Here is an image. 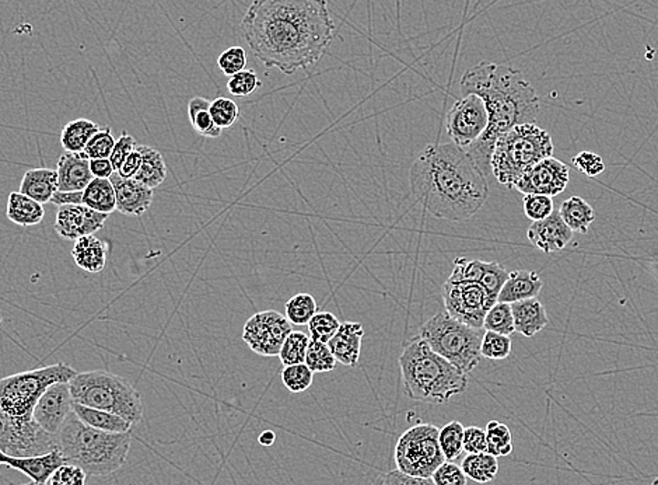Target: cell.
<instances>
[{"label": "cell", "instance_id": "cell-1", "mask_svg": "<svg viewBox=\"0 0 658 485\" xmlns=\"http://www.w3.org/2000/svg\"><path fill=\"white\" fill-rule=\"evenodd\" d=\"M242 30L251 52L266 67L290 77L323 58L335 25L326 0H254Z\"/></svg>", "mask_w": 658, "mask_h": 485}, {"label": "cell", "instance_id": "cell-2", "mask_svg": "<svg viewBox=\"0 0 658 485\" xmlns=\"http://www.w3.org/2000/svg\"><path fill=\"white\" fill-rule=\"evenodd\" d=\"M409 184L415 200L441 221H468L489 195L483 171L453 142L427 146L412 164Z\"/></svg>", "mask_w": 658, "mask_h": 485}, {"label": "cell", "instance_id": "cell-3", "mask_svg": "<svg viewBox=\"0 0 658 485\" xmlns=\"http://www.w3.org/2000/svg\"><path fill=\"white\" fill-rule=\"evenodd\" d=\"M459 88L462 96H479L489 114L482 137L464 149L487 176L498 138L517 125L535 122L540 100L534 86L519 70L492 62H480L469 67L459 82Z\"/></svg>", "mask_w": 658, "mask_h": 485}, {"label": "cell", "instance_id": "cell-4", "mask_svg": "<svg viewBox=\"0 0 658 485\" xmlns=\"http://www.w3.org/2000/svg\"><path fill=\"white\" fill-rule=\"evenodd\" d=\"M76 370L51 365L0 379V450L10 456H41L57 449V437L34 421V408L44 391L57 382H70Z\"/></svg>", "mask_w": 658, "mask_h": 485}, {"label": "cell", "instance_id": "cell-5", "mask_svg": "<svg viewBox=\"0 0 658 485\" xmlns=\"http://www.w3.org/2000/svg\"><path fill=\"white\" fill-rule=\"evenodd\" d=\"M57 450L65 461L87 476L106 477L118 471L129 455L132 434H114L86 425L75 413L67 417L57 435Z\"/></svg>", "mask_w": 658, "mask_h": 485}, {"label": "cell", "instance_id": "cell-6", "mask_svg": "<svg viewBox=\"0 0 658 485\" xmlns=\"http://www.w3.org/2000/svg\"><path fill=\"white\" fill-rule=\"evenodd\" d=\"M399 366L405 395L420 403H448L468 386L467 375L417 337L405 344Z\"/></svg>", "mask_w": 658, "mask_h": 485}, {"label": "cell", "instance_id": "cell-7", "mask_svg": "<svg viewBox=\"0 0 658 485\" xmlns=\"http://www.w3.org/2000/svg\"><path fill=\"white\" fill-rule=\"evenodd\" d=\"M553 149L550 135L535 122L517 125L496 140L490 171L500 184L513 189L522 174L540 160L550 158Z\"/></svg>", "mask_w": 658, "mask_h": 485}, {"label": "cell", "instance_id": "cell-8", "mask_svg": "<svg viewBox=\"0 0 658 485\" xmlns=\"http://www.w3.org/2000/svg\"><path fill=\"white\" fill-rule=\"evenodd\" d=\"M69 386L75 403L117 414L133 425L143 421L142 397L119 375L107 370L76 373Z\"/></svg>", "mask_w": 658, "mask_h": 485}, {"label": "cell", "instance_id": "cell-9", "mask_svg": "<svg viewBox=\"0 0 658 485\" xmlns=\"http://www.w3.org/2000/svg\"><path fill=\"white\" fill-rule=\"evenodd\" d=\"M483 334V328L469 327L444 310L427 320L417 331L416 337L464 375H468L482 358L480 344Z\"/></svg>", "mask_w": 658, "mask_h": 485}, {"label": "cell", "instance_id": "cell-10", "mask_svg": "<svg viewBox=\"0 0 658 485\" xmlns=\"http://www.w3.org/2000/svg\"><path fill=\"white\" fill-rule=\"evenodd\" d=\"M436 425L417 424L399 438L396 446V468L408 476L430 479L446 461L438 443Z\"/></svg>", "mask_w": 658, "mask_h": 485}, {"label": "cell", "instance_id": "cell-11", "mask_svg": "<svg viewBox=\"0 0 658 485\" xmlns=\"http://www.w3.org/2000/svg\"><path fill=\"white\" fill-rule=\"evenodd\" d=\"M446 312L474 328H483V320L496 304L479 283H447L443 286Z\"/></svg>", "mask_w": 658, "mask_h": 485}, {"label": "cell", "instance_id": "cell-12", "mask_svg": "<svg viewBox=\"0 0 658 485\" xmlns=\"http://www.w3.org/2000/svg\"><path fill=\"white\" fill-rule=\"evenodd\" d=\"M489 122L485 101L477 95H466L456 101L446 117V128L454 145L468 149L474 145Z\"/></svg>", "mask_w": 658, "mask_h": 485}, {"label": "cell", "instance_id": "cell-13", "mask_svg": "<svg viewBox=\"0 0 658 485\" xmlns=\"http://www.w3.org/2000/svg\"><path fill=\"white\" fill-rule=\"evenodd\" d=\"M292 331V323L283 315L275 310H266L248 319L242 330V340L258 356H278Z\"/></svg>", "mask_w": 658, "mask_h": 485}, {"label": "cell", "instance_id": "cell-14", "mask_svg": "<svg viewBox=\"0 0 658 485\" xmlns=\"http://www.w3.org/2000/svg\"><path fill=\"white\" fill-rule=\"evenodd\" d=\"M569 166L559 159L550 158L540 160L531 167L521 179L514 184L513 189L521 194H540L556 197L562 194L571 181Z\"/></svg>", "mask_w": 658, "mask_h": 485}, {"label": "cell", "instance_id": "cell-15", "mask_svg": "<svg viewBox=\"0 0 658 485\" xmlns=\"http://www.w3.org/2000/svg\"><path fill=\"white\" fill-rule=\"evenodd\" d=\"M73 397L69 382H57L49 386L34 408V421L44 431L57 437L67 417L73 413Z\"/></svg>", "mask_w": 658, "mask_h": 485}, {"label": "cell", "instance_id": "cell-16", "mask_svg": "<svg viewBox=\"0 0 658 485\" xmlns=\"http://www.w3.org/2000/svg\"><path fill=\"white\" fill-rule=\"evenodd\" d=\"M108 216V213L97 212L86 205H67L57 210L54 229L64 239L76 242L101 231Z\"/></svg>", "mask_w": 658, "mask_h": 485}, {"label": "cell", "instance_id": "cell-17", "mask_svg": "<svg viewBox=\"0 0 658 485\" xmlns=\"http://www.w3.org/2000/svg\"><path fill=\"white\" fill-rule=\"evenodd\" d=\"M532 246L545 254L560 252L573 239V231L566 225L559 211H553L544 221L532 222L527 232Z\"/></svg>", "mask_w": 658, "mask_h": 485}, {"label": "cell", "instance_id": "cell-18", "mask_svg": "<svg viewBox=\"0 0 658 485\" xmlns=\"http://www.w3.org/2000/svg\"><path fill=\"white\" fill-rule=\"evenodd\" d=\"M65 463L67 461H65L64 456L57 449L46 453V455L27 456V458L6 455L0 450V466H7L13 470L20 471L31 481L38 482V484H49L52 474Z\"/></svg>", "mask_w": 658, "mask_h": 485}, {"label": "cell", "instance_id": "cell-19", "mask_svg": "<svg viewBox=\"0 0 658 485\" xmlns=\"http://www.w3.org/2000/svg\"><path fill=\"white\" fill-rule=\"evenodd\" d=\"M117 197V211L122 215L140 216L153 202V190L135 179H124L117 171L109 177Z\"/></svg>", "mask_w": 658, "mask_h": 485}, {"label": "cell", "instance_id": "cell-20", "mask_svg": "<svg viewBox=\"0 0 658 485\" xmlns=\"http://www.w3.org/2000/svg\"><path fill=\"white\" fill-rule=\"evenodd\" d=\"M57 173L59 191H85L94 179L90 159L85 152H65L57 160Z\"/></svg>", "mask_w": 658, "mask_h": 485}, {"label": "cell", "instance_id": "cell-21", "mask_svg": "<svg viewBox=\"0 0 658 485\" xmlns=\"http://www.w3.org/2000/svg\"><path fill=\"white\" fill-rule=\"evenodd\" d=\"M363 337H365V328L360 323H341V327L336 331L333 340L329 341L328 346L339 364L355 367L360 359Z\"/></svg>", "mask_w": 658, "mask_h": 485}, {"label": "cell", "instance_id": "cell-22", "mask_svg": "<svg viewBox=\"0 0 658 485\" xmlns=\"http://www.w3.org/2000/svg\"><path fill=\"white\" fill-rule=\"evenodd\" d=\"M510 306L513 312L514 330L524 337H534L535 334L550 325L547 310L535 297L516 302Z\"/></svg>", "mask_w": 658, "mask_h": 485}, {"label": "cell", "instance_id": "cell-23", "mask_svg": "<svg viewBox=\"0 0 658 485\" xmlns=\"http://www.w3.org/2000/svg\"><path fill=\"white\" fill-rule=\"evenodd\" d=\"M542 286L544 284L535 271H514L509 273L508 281L499 294L498 302L511 304L532 299L540 294Z\"/></svg>", "mask_w": 658, "mask_h": 485}, {"label": "cell", "instance_id": "cell-24", "mask_svg": "<svg viewBox=\"0 0 658 485\" xmlns=\"http://www.w3.org/2000/svg\"><path fill=\"white\" fill-rule=\"evenodd\" d=\"M107 253H108V249H107L106 242L97 239L94 234L76 240L72 250L76 265L80 270L90 273H101L106 268Z\"/></svg>", "mask_w": 658, "mask_h": 485}, {"label": "cell", "instance_id": "cell-25", "mask_svg": "<svg viewBox=\"0 0 658 485\" xmlns=\"http://www.w3.org/2000/svg\"><path fill=\"white\" fill-rule=\"evenodd\" d=\"M57 191V170L38 167L26 171L20 182V192L33 198L40 203L51 202V198Z\"/></svg>", "mask_w": 658, "mask_h": 485}, {"label": "cell", "instance_id": "cell-26", "mask_svg": "<svg viewBox=\"0 0 658 485\" xmlns=\"http://www.w3.org/2000/svg\"><path fill=\"white\" fill-rule=\"evenodd\" d=\"M6 215L15 225L30 228L40 225L46 216V210L43 203L36 202L33 198L18 191L9 195Z\"/></svg>", "mask_w": 658, "mask_h": 485}, {"label": "cell", "instance_id": "cell-27", "mask_svg": "<svg viewBox=\"0 0 658 485\" xmlns=\"http://www.w3.org/2000/svg\"><path fill=\"white\" fill-rule=\"evenodd\" d=\"M73 413L79 417L88 427L96 428L100 431L124 434L132 431L133 424L117 414L103 411V409L90 408L82 404L73 403Z\"/></svg>", "mask_w": 658, "mask_h": 485}, {"label": "cell", "instance_id": "cell-28", "mask_svg": "<svg viewBox=\"0 0 658 485\" xmlns=\"http://www.w3.org/2000/svg\"><path fill=\"white\" fill-rule=\"evenodd\" d=\"M140 153H142V164H140L139 171L133 179L137 180L140 184L146 185L149 189L154 190L159 185L163 184L167 177V164L163 156L156 149L150 146H138Z\"/></svg>", "mask_w": 658, "mask_h": 485}, {"label": "cell", "instance_id": "cell-29", "mask_svg": "<svg viewBox=\"0 0 658 485\" xmlns=\"http://www.w3.org/2000/svg\"><path fill=\"white\" fill-rule=\"evenodd\" d=\"M559 213L571 231L579 232L581 234H586L595 221L594 210L581 197H571L563 201L562 205L559 208Z\"/></svg>", "mask_w": 658, "mask_h": 485}, {"label": "cell", "instance_id": "cell-30", "mask_svg": "<svg viewBox=\"0 0 658 485\" xmlns=\"http://www.w3.org/2000/svg\"><path fill=\"white\" fill-rule=\"evenodd\" d=\"M100 125L91 119H79L65 125L61 132V145L65 152H85L91 138L100 130Z\"/></svg>", "mask_w": 658, "mask_h": 485}, {"label": "cell", "instance_id": "cell-31", "mask_svg": "<svg viewBox=\"0 0 658 485\" xmlns=\"http://www.w3.org/2000/svg\"><path fill=\"white\" fill-rule=\"evenodd\" d=\"M83 203L97 212L108 213V215L117 211V197L111 180H91L90 184L83 191Z\"/></svg>", "mask_w": 658, "mask_h": 485}, {"label": "cell", "instance_id": "cell-32", "mask_svg": "<svg viewBox=\"0 0 658 485\" xmlns=\"http://www.w3.org/2000/svg\"><path fill=\"white\" fill-rule=\"evenodd\" d=\"M461 469L472 481L487 484L495 480L498 474V458L488 452L468 455L462 460Z\"/></svg>", "mask_w": 658, "mask_h": 485}, {"label": "cell", "instance_id": "cell-33", "mask_svg": "<svg viewBox=\"0 0 658 485\" xmlns=\"http://www.w3.org/2000/svg\"><path fill=\"white\" fill-rule=\"evenodd\" d=\"M209 108H211V101L206 98H190L188 103V116H190V124L200 137L219 138L221 135V128L215 124Z\"/></svg>", "mask_w": 658, "mask_h": 485}, {"label": "cell", "instance_id": "cell-34", "mask_svg": "<svg viewBox=\"0 0 658 485\" xmlns=\"http://www.w3.org/2000/svg\"><path fill=\"white\" fill-rule=\"evenodd\" d=\"M464 431L466 428L459 421L448 422L438 432L441 452L447 461H456L464 452Z\"/></svg>", "mask_w": 658, "mask_h": 485}, {"label": "cell", "instance_id": "cell-35", "mask_svg": "<svg viewBox=\"0 0 658 485\" xmlns=\"http://www.w3.org/2000/svg\"><path fill=\"white\" fill-rule=\"evenodd\" d=\"M318 306L314 296L310 294H297L293 297H290L284 312H286V319L292 325H305L314 317L317 313Z\"/></svg>", "mask_w": 658, "mask_h": 485}, {"label": "cell", "instance_id": "cell-36", "mask_svg": "<svg viewBox=\"0 0 658 485\" xmlns=\"http://www.w3.org/2000/svg\"><path fill=\"white\" fill-rule=\"evenodd\" d=\"M488 453L496 458H505L513 452V435L510 428L499 421L488 422L487 429Z\"/></svg>", "mask_w": 658, "mask_h": 485}, {"label": "cell", "instance_id": "cell-37", "mask_svg": "<svg viewBox=\"0 0 658 485\" xmlns=\"http://www.w3.org/2000/svg\"><path fill=\"white\" fill-rule=\"evenodd\" d=\"M308 344H310V335L302 331H292L284 340L278 356L283 366L304 364Z\"/></svg>", "mask_w": 658, "mask_h": 485}, {"label": "cell", "instance_id": "cell-38", "mask_svg": "<svg viewBox=\"0 0 658 485\" xmlns=\"http://www.w3.org/2000/svg\"><path fill=\"white\" fill-rule=\"evenodd\" d=\"M483 330L493 331V333L503 334V335H511L516 333L510 304L496 302L485 315Z\"/></svg>", "mask_w": 658, "mask_h": 485}, {"label": "cell", "instance_id": "cell-39", "mask_svg": "<svg viewBox=\"0 0 658 485\" xmlns=\"http://www.w3.org/2000/svg\"><path fill=\"white\" fill-rule=\"evenodd\" d=\"M304 364L312 369L313 373H325L335 369L338 361L333 356L328 344L320 343V341L310 338Z\"/></svg>", "mask_w": 658, "mask_h": 485}, {"label": "cell", "instance_id": "cell-40", "mask_svg": "<svg viewBox=\"0 0 658 485\" xmlns=\"http://www.w3.org/2000/svg\"><path fill=\"white\" fill-rule=\"evenodd\" d=\"M307 325L312 340L328 344L341 327V322L333 313L317 312Z\"/></svg>", "mask_w": 658, "mask_h": 485}, {"label": "cell", "instance_id": "cell-41", "mask_svg": "<svg viewBox=\"0 0 658 485\" xmlns=\"http://www.w3.org/2000/svg\"><path fill=\"white\" fill-rule=\"evenodd\" d=\"M511 338L510 335H503V334L493 333V331H485L483 334L482 344H480V356L483 358L493 359V361H501L510 356Z\"/></svg>", "mask_w": 658, "mask_h": 485}, {"label": "cell", "instance_id": "cell-42", "mask_svg": "<svg viewBox=\"0 0 658 485\" xmlns=\"http://www.w3.org/2000/svg\"><path fill=\"white\" fill-rule=\"evenodd\" d=\"M282 383L290 393H303L312 387L314 373L305 364L289 365L282 370Z\"/></svg>", "mask_w": 658, "mask_h": 485}, {"label": "cell", "instance_id": "cell-43", "mask_svg": "<svg viewBox=\"0 0 658 485\" xmlns=\"http://www.w3.org/2000/svg\"><path fill=\"white\" fill-rule=\"evenodd\" d=\"M487 268V263L480 260H468L459 257L454 261L453 273L447 281L450 283H479L483 273Z\"/></svg>", "mask_w": 658, "mask_h": 485}, {"label": "cell", "instance_id": "cell-44", "mask_svg": "<svg viewBox=\"0 0 658 485\" xmlns=\"http://www.w3.org/2000/svg\"><path fill=\"white\" fill-rule=\"evenodd\" d=\"M209 111H211V119H213L215 124L221 129L233 127L240 117V108L236 101L227 98H218L211 101Z\"/></svg>", "mask_w": 658, "mask_h": 485}, {"label": "cell", "instance_id": "cell-45", "mask_svg": "<svg viewBox=\"0 0 658 485\" xmlns=\"http://www.w3.org/2000/svg\"><path fill=\"white\" fill-rule=\"evenodd\" d=\"M261 86H262V82H261L257 73L251 69L242 70L234 77H230L229 82H227V88L236 98H247V96L252 95Z\"/></svg>", "mask_w": 658, "mask_h": 485}, {"label": "cell", "instance_id": "cell-46", "mask_svg": "<svg viewBox=\"0 0 658 485\" xmlns=\"http://www.w3.org/2000/svg\"><path fill=\"white\" fill-rule=\"evenodd\" d=\"M509 273L503 265L499 263H487V268L480 278L479 284L487 289L493 301L498 302L499 294L508 281Z\"/></svg>", "mask_w": 658, "mask_h": 485}, {"label": "cell", "instance_id": "cell-47", "mask_svg": "<svg viewBox=\"0 0 658 485\" xmlns=\"http://www.w3.org/2000/svg\"><path fill=\"white\" fill-rule=\"evenodd\" d=\"M115 142L117 140L112 135L111 128H101L86 146L85 153L88 156V159H109Z\"/></svg>", "mask_w": 658, "mask_h": 485}, {"label": "cell", "instance_id": "cell-48", "mask_svg": "<svg viewBox=\"0 0 658 485\" xmlns=\"http://www.w3.org/2000/svg\"><path fill=\"white\" fill-rule=\"evenodd\" d=\"M218 67L226 77H234L247 67V52L242 46H230L219 57Z\"/></svg>", "mask_w": 658, "mask_h": 485}, {"label": "cell", "instance_id": "cell-49", "mask_svg": "<svg viewBox=\"0 0 658 485\" xmlns=\"http://www.w3.org/2000/svg\"><path fill=\"white\" fill-rule=\"evenodd\" d=\"M524 212L532 222L544 221L555 211L552 197L540 194H527L524 197Z\"/></svg>", "mask_w": 658, "mask_h": 485}, {"label": "cell", "instance_id": "cell-50", "mask_svg": "<svg viewBox=\"0 0 658 485\" xmlns=\"http://www.w3.org/2000/svg\"><path fill=\"white\" fill-rule=\"evenodd\" d=\"M430 479L435 485H467L468 482V477L462 471L461 466L447 460L441 464Z\"/></svg>", "mask_w": 658, "mask_h": 485}, {"label": "cell", "instance_id": "cell-51", "mask_svg": "<svg viewBox=\"0 0 658 485\" xmlns=\"http://www.w3.org/2000/svg\"><path fill=\"white\" fill-rule=\"evenodd\" d=\"M86 479L87 474L82 469L65 463L52 474L49 485H86Z\"/></svg>", "mask_w": 658, "mask_h": 485}, {"label": "cell", "instance_id": "cell-52", "mask_svg": "<svg viewBox=\"0 0 658 485\" xmlns=\"http://www.w3.org/2000/svg\"><path fill=\"white\" fill-rule=\"evenodd\" d=\"M571 163L576 167L577 170L586 174L589 177H597L604 173L605 164L601 156L592 152H581L571 159Z\"/></svg>", "mask_w": 658, "mask_h": 485}, {"label": "cell", "instance_id": "cell-53", "mask_svg": "<svg viewBox=\"0 0 658 485\" xmlns=\"http://www.w3.org/2000/svg\"><path fill=\"white\" fill-rule=\"evenodd\" d=\"M135 149H137V139H135L132 135L128 134V132H122L121 137L115 142L111 156H109V161H111L115 171H118L125 159H127Z\"/></svg>", "mask_w": 658, "mask_h": 485}, {"label": "cell", "instance_id": "cell-54", "mask_svg": "<svg viewBox=\"0 0 658 485\" xmlns=\"http://www.w3.org/2000/svg\"><path fill=\"white\" fill-rule=\"evenodd\" d=\"M464 450L468 455L488 452L487 432L479 427H468L464 431Z\"/></svg>", "mask_w": 658, "mask_h": 485}, {"label": "cell", "instance_id": "cell-55", "mask_svg": "<svg viewBox=\"0 0 658 485\" xmlns=\"http://www.w3.org/2000/svg\"><path fill=\"white\" fill-rule=\"evenodd\" d=\"M380 485H435L432 479H422V477L408 476L402 473L398 469L381 479Z\"/></svg>", "mask_w": 658, "mask_h": 485}, {"label": "cell", "instance_id": "cell-56", "mask_svg": "<svg viewBox=\"0 0 658 485\" xmlns=\"http://www.w3.org/2000/svg\"><path fill=\"white\" fill-rule=\"evenodd\" d=\"M140 164H142V153H140L139 149L137 148L125 159L124 163L121 164L117 173L124 177V179H133V177L137 176L138 171H139Z\"/></svg>", "mask_w": 658, "mask_h": 485}, {"label": "cell", "instance_id": "cell-57", "mask_svg": "<svg viewBox=\"0 0 658 485\" xmlns=\"http://www.w3.org/2000/svg\"><path fill=\"white\" fill-rule=\"evenodd\" d=\"M51 203L57 207H67V205H85L83 203V191H59L55 192L51 198Z\"/></svg>", "mask_w": 658, "mask_h": 485}, {"label": "cell", "instance_id": "cell-58", "mask_svg": "<svg viewBox=\"0 0 658 485\" xmlns=\"http://www.w3.org/2000/svg\"><path fill=\"white\" fill-rule=\"evenodd\" d=\"M90 171L94 179H109L115 170L109 159H90Z\"/></svg>", "mask_w": 658, "mask_h": 485}, {"label": "cell", "instance_id": "cell-59", "mask_svg": "<svg viewBox=\"0 0 658 485\" xmlns=\"http://www.w3.org/2000/svg\"><path fill=\"white\" fill-rule=\"evenodd\" d=\"M258 440H260V443L262 446H272L273 443H275L276 435L273 434L272 431H265L260 438H258Z\"/></svg>", "mask_w": 658, "mask_h": 485}, {"label": "cell", "instance_id": "cell-60", "mask_svg": "<svg viewBox=\"0 0 658 485\" xmlns=\"http://www.w3.org/2000/svg\"><path fill=\"white\" fill-rule=\"evenodd\" d=\"M22 485H49V484H38V482L30 481V482H27V484H22Z\"/></svg>", "mask_w": 658, "mask_h": 485}, {"label": "cell", "instance_id": "cell-61", "mask_svg": "<svg viewBox=\"0 0 658 485\" xmlns=\"http://www.w3.org/2000/svg\"><path fill=\"white\" fill-rule=\"evenodd\" d=\"M653 485H658V480H655L654 484Z\"/></svg>", "mask_w": 658, "mask_h": 485}]
</instances>
